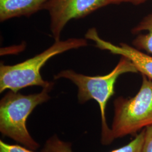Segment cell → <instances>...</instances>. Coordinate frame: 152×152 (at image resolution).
I'll return each mask as SVG.
<instances>
[{
    "mask_svg": "<svg viewBox=\"0 0 152 152\" xmlns=\"http://www.w3.org/2000/svg\"><path fill=\"white\" fill-rule=\"evenodd\" d=\"M137 72L132 62L127 57L121 56L117 65L106 75L91 77L67 69L55 75L54 79L63 78L73 82L78 87V99L80 103H85L91 99L97 102L102 119L101 141L104 145H109L114 139L106 118L105 110L108 102L115 93V84L121 75L126 73Z\"/></svg>",
    "mask_w": 152,
    "mask_h": 152,
    "instance_id": "cell-1",
    "label": "cell"
},
{
    "mask_svg": "<svg viewBox=\"0 0 152 152\" xmlns=\"http://www.w3.org/2000/svg\"><path fill=\"white\" fill-rule=\"evenodd\" d=\"M49 0H0V21L29 16L42 9Z\"/></svg>",
    "mask_w": 152,
    "mask_h": 152,
    "instance_id": "cell-7",
    "label": "cell"
},
{
    "mask_svg": "<svg viewBox=\"0 0 152 152\" xmlns=\"http://www.w3.org/2000/svg\"><path fill=\"white\" fill-rule=\"evenodd\" d=\"M144 129L127 144L110 152H141L144 137ZM41 152H73L70 143L61 141L55 136L46 141Z\"/></svg>",
    "mask_w": 152,
    "mask_h": 152,
    "instance_id": "cell-8",
    "label": "cell"
},
{
    "mask_svg": "<svg viewBox=\"0 0 152 152\" xmlns=\"http://www.w3.org/2000/svg\"><path fill=\"white\" fill-rule=\"evenodd\" d=\"M144 137L141 152H152V125L144 129Z\"/></svg>",
    "mask_w": 152,
    "mask_h": 152,
    "instance_id": "cell-10",
    "label": "cell"
},
{
    "mask_svg": "<svg viewBox=\"0 0 152 152\" xmlns=\"http://www.w3.org/2000/svg\"><path fill=\"white\" fill-rule=\"evenodd\" d=\"M109 4L111 0H49L44 9L49 11L50 29L56 41L60 40L61 33L71 19L83 18Z\"/></svg>",
    "mask_w": 152,
    "mask_h": 152,
    "instance_id": "cell-5",
    "label": "cell"
},
{
    "mask_svg": "<svg viewBox=\"0 0 152 152\" xmlns=\"http://www.w3.org/2000/svg\"><path fill=\"white\" fill-rule=\"evenodd\" d=\"M146 31L145 34H139L133 41L134 46L139 50L152 55V12L145 16L141 22L132 29V33L136 34Z\"/></svg>",
    "mask_w": 152,
    "mask_h": 152,
    "instance_id": "cell-9",
    "label": "cell"
},
{
    "mask_svg": "<svg viewBox=\"0 0 152 152\" xmlns=\"http://www.w3.org/2000/svg\"><path fill=\"white\" fill-rule=\"evenodd\" d=\"M114 108L111 128L114 139L136 134L152 125V80L142 75L137 93L132 98H117Z\"/></svg>",
    "mask_w": 152,
    "mask_h": 152,
    "instance_id": "cell-4",
    "label": "cell"
},
{
    "mask_svg": "<svg viewBox=\"0 0 152 152\" xmlns=\"http://www.w3.org/2000/svg\"><path fill=\"white\" fill-rule=\"evenodd\" d=\"M86 37L94 41L96 46L99 49L108 50L114 54L127 57L132 62L138 72L152 80V56L125 43H121L119 46H117L106 41L99 36L95 28L90 29L87 31Z\"/></svg>",
    "mask_w": 152,
    "mask_h": 152,
    "instance_id": "cell-6",
    "label": "cell"
},
{
    "mask_svg": "<svg viewBox=\"0 0 152 152\" xmlns=\"http://www.w3.org/2000/svg\"><path fill=\"white\" fill-rule=\"evenodd\" d=\"M148 0H111L112 4H120L122 2H126V3H131L132 4L137 5H140L142 3H144Z\"/></svg>",
    "mask_w": 152,
    "mask_h": 152,
    "instance_id": "cell-12",
    "label": "cell"
},
{
    "mask_svg": "<svg viewBox=\"0 0 152 152\" xmlns=\"http://www.w3.org/2000/svg\"><path fill=\"white\" fill-rule=\"evenodd\" d=\"M0 152H34L19 145H10L0 140Z\"/></svg>",
    "mask_w": 152,
    "mask_h": 152,
    "instance_id": "cell-11",
    "label": "cell"
},
{
    "mask_svg": "<svg viewBox=\"0 0 152 152\" xmlns=\"http://www.w3.org/2000/svg\"><path fill=\"white\" fill-rule=\"evenodd\" d=\"M53 85L28 95L11 90L7 92L0 102V131L2 135L31 150L37 149L39 145L29 134L27 120L37 105L50 99L49 93Z\"/></svg>",
    "mask_w": 152,
    "mask_h": 152,
    "instance_id": "cell-3",
    "label": "cell"
},
{
    "mask_svg": "<svg viewBox=\"0 0 152 152\" xmlns=\"http://www.w3.org/2000/svg\"><path fill=\"white\" fill-rule=\"evenodd\" d=\"M84 38H69L65 41H56L54 44L41 53L15 65L0 66V92L7 89L18 92L23 88L38 86L49 87L54 83L45 81L40 70L48 60L56 55L72 49L86 46Z\"/></svg>",
    "mask_w": 152,
    "mask_h": 152,
    "instance_id": "cell-2",
    "label": "cell"
}]
</instances>
